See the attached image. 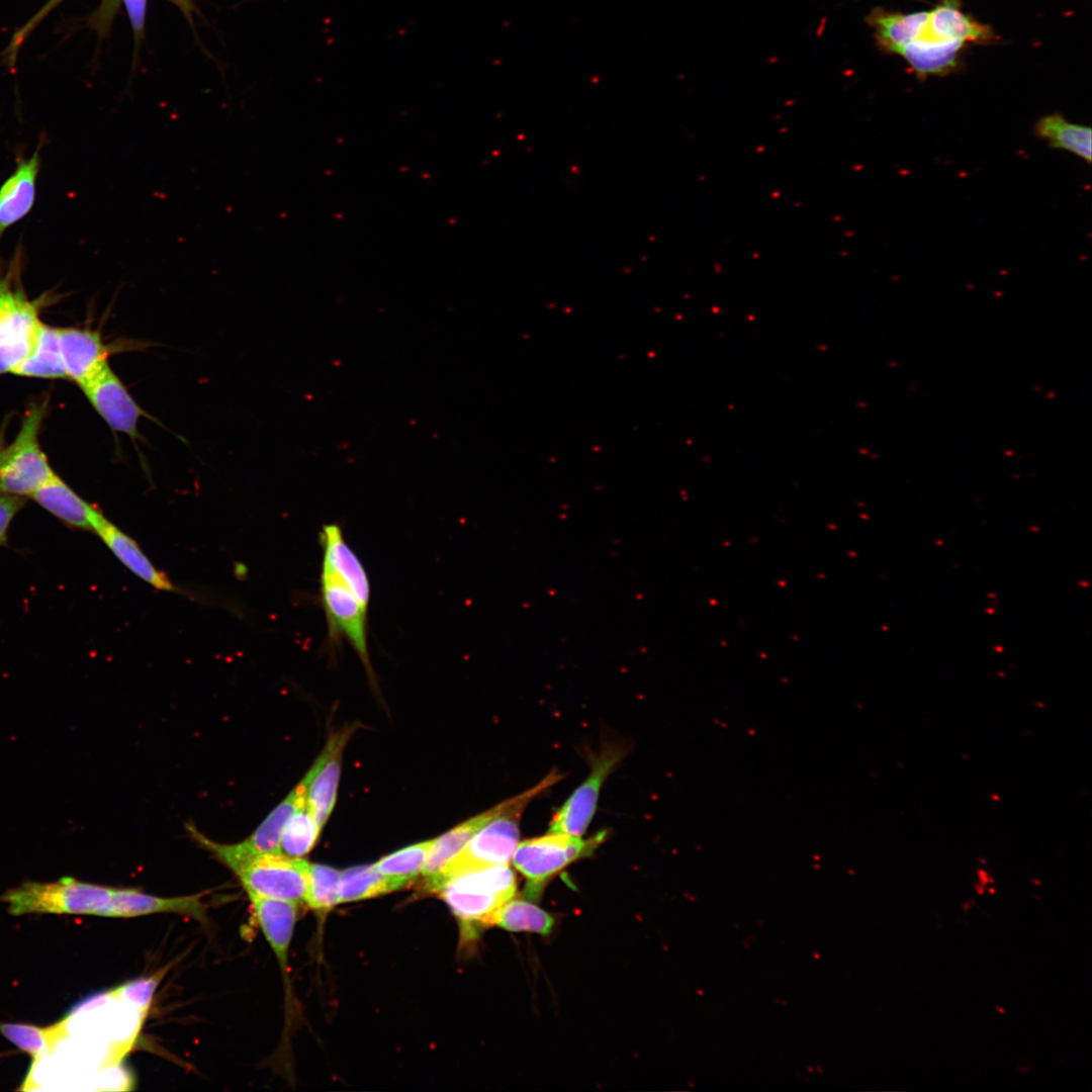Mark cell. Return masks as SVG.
I'll use <instances>...</instances> for the list:
<instances>
[{"mask_svg": "<svg viewBox=\"0 0 1092 1092\" xmlns=\"http://www.w3.org/2000/svg\"><path fill=\"white\" fill-rule=\"evenodd\" d=\"M196 841L225 864L241 881L248 895L299 903L304 900L308 864L282 852H254L243 843H216L188 826Z\"/></svg>", "mask_w": 1092, "mask_h": 1092, "instance_id": "1", "label": "cell"}, {"mask_svg": "<svg viewBox=\"0 0 1092 1092\" xmlns=\"http://www.w3.org/2000/svg\"><path fill=\"white\" fill-rule=\"evenodd\" d=\"M561 777L552 771L533 788L511 798L508 806L483 825L453 859L440 879L435 892L448 876L462 869L485 864H508L519 844V822L523 811L537 795L559 782Z\"/></svg>", "mask_w": 1092, "mask_h": 1092, "instance_id": "2", "label": "cell"}, {"mask_svg": "<svg viewBox=\"0 0 1092 1092\" xmlns=\"http://www.w3.org/2000/svg\"><path fill=\"white\" fill-rule=\"evenodd\" d=\"M113 889L74 878L57 882H26L7 890L0 900L12 915L29 913L97 915L107 905Z\"/></svg>", "mask_w": 1092, "mask_h": 1092, "instance_id": "3", "label": "cell"}, {"mask_svg": "<svg viewBox=\"0 0 1092 1092\" xmlns=\"http://www.w3.org/2000/svg\"><path fill=\"white\" fill-rule=\"evenodd\" d=\"M47 408V400L33 402L14 440L0 449V492L30 497L56 474L38 438Z\"/></svg>", "mask_w": 1092, "mask_h": 1092, "instance_id": "4", "label": "cell"}, {"mask_svg": "<svg viewBox=\"0 0 1092 1092\" xmlns=\"http://www.w3.org/2000/svg\"><path fill=\"white\" fill-rule=\"evenodd\" d=\"M606 837V831L587 839L549 833L518 844L512 858L516 869L527 879L525 895L528 899L537 900L551 877L569 863L592 854Z\"/></svg>", "mask_w": 1092, "mask_h": 1092, "instance_id": "5", "label": "cell"}, {"mask_svg": "<svg viewBox=\"0 0 1092 1092\" xmlns=\"http://www.w3.org/2000/svg\"><path fill=\"white\" fill-rule=\"evenodd\" d=\"M321 595L331 640L345 637L371 673L367 643V614L350 587L322 564Z\"/></svg>", "mask_w": 1092, "mask_h": 1092, "instance_id": "6", "label": "cell"}, {"mask_svg": "<svg viewBox=\"0 0 1092 1092\" xmlns=\"http://www.w3.org/2000/svg\"><path fill=\"white\" fill-rule=\"evenodd\" d=\"M84 395L115 433L126 435L132 442L141 440L139 422L149 415L132 397L109 363L80 386Z\"/></svg>", "mask_w": 1092, "mask_h": 1092, "instance_id": "7", "label": "cell"}, {"mask_svg": "<svg viewBox=\"0 0 1092 1092\" xmlns=\"http://www.w3.org/2000/svg\"><path fill=\"white\" fill-rule=\"evenodd\" d=\"M623 749L606 745L592 762V770L572 793L549 823V833L582 836L588 827L599 801L601 788L623 757Z\"/></svg>", "mask_w": 1092, "mask_h": 1092, "instance_id": "8", "label": "cell"}, {"mask_svg": "<svg viewBox=\"0 0 1092 1092\" xmlns=\"http://www.w3.org/2000/svg\"><path fill=\"white\" fill-rule=\"evenodd\" d=\"M43 299H29L20 283L19 257L0 276V347L32 346Z\"/></svg>", "mask_w": 1092, "mask_h": 1092, "instance_id": "9", "label": "cell"}, {"mask_svg": "<svg viewBox=\"0 0 1092 1092\" xmlns=\"http://www.w3.org/2000/svg\"><path fill=\"white\" fill-rule=\"evenodd\" d=\"M58 334L67 379L79 386L107 365L111 354L139 349L141 343L123 340L120 344H106L100 332L91 328H58Z\"/></svg>", "mask_w": 1092, "mask_h": 1092, "instance_id": "10", "label": "cell"}, {"mask_svg": "<svg viewBox=\"0 0 1092 1092\" xmlns=\"http://www.w3.org/2000/svg\"><path fill=\"white\" fill-rule=\"evenodd\" d=\"M353 730V727H345L331 735L323 752L303 778L306 783V805L320 829L334 808L342 753Z\"/></svg>", "mask_w": 1092, "mask_h": 1092, "instance_id": "11", "label": "cell"}, {"mask_svg": "<svg viewBox=\"0 0 1092 1092\" xmlns=\"http://www.w3.org/2000/svg\"><path fill=\"white\" fill-rule=\"evenodd\" d=\"M173 913L207 921L206 906L201 895L158 897L132 889H113L107 905L99 916L130 918L149 914Z\"/></svg>", "mask_w": 1092, "mask_h": 1092, "instance_id": "12", "label": "cell"}, {"mask_svg": "<svg viewBox=\"0 0 1092 1092\" xmlns=\"http://www.w3.org/2000/svg\"><path fill=\"white\" fill-rule=\"evenodd\" d=\"M41 147L40 143L31 156L18 160L13 172L0 186V240L5 232L23 219L34 205Z\"/></svg>", "mask_w": 1092, "mask_h": 1092, "instance_id": "13", "label": "cell"}, {"mask_svg": "<svg viewBox=\"0 0 1092 1092\" xmlns=\"http://www.w3.org/2000/svg\"><path fill=\"white\" fill-rule=\"evenodd\" d=\"M323 565L331 568L354 593L360 605L368 611L371 588L366 569L358 555L347 543L338 524H325L320 533Z\"/></svg>", "mask_w": 1092, "mask_h": 1092, "instance_id": "14", "label": "cell"}, {"mask_svg": "<svg viewBox=\"0 0 1092 1092\" xmlns=\"http://www.w3.org/2000/svg\"><path fill=\"white\" fill-rule=\"evenodd\" d=\"M509 802L510 799L499 803L433 840L422 870L426 888L429 891H435L440 879L453 859L463 850L473 835L498 815L508 806Z\"/></svg>", "mask_w": 1092, "mask_h": 1092, "instance_id": "15", "label": "cell"}, {"mask_svg": "<svg viewBox=\"0 0 1092 1092\" xmlns=\"http://www.w3.org/2000/svg\"><path fill=\"white\" fill-rule=\"evenodd\" d=\"M921 34L937 41L988 43L995 39L989 25L966 14L960 0H941L931 11Z\"/></svg>", "mask_w": 1092, "mask_h": 1092, "instance_id": "16", "label": "cell"}, {"mask_svg": "<svg viewBox=\"0 0 1092 1092\" xmlns=\"http://www.w3.org/2000/svg\"><path fill=\"white\" fill-rule=\"evenodd\" d=\"M92 531L98 534L115 557L138 577L157 589L177 590L168 576L158 570L144 554L138 543L104 518L100 511L93 519Z\"/></svg>", "mask_w": 1092, "mask_h": 1092, "instance_id": "17", "label": "cell"}, {"mask_svg": "<svg viewBox=\"0 0 1092 1092\" xmlns=\"http://www.w3.org/2000/svg\"><path fill=\"white\" fill-rule=\"evenodd\" d=\"M268 943L274 950L278 963L287 973V956L294 924L297 917V903L248 895Z\"/></svg>", "mask_w": 1092, "mask_h": 1092, "instance_id": "18", "label": "cell"}, {"mask_svg": "<svg viewBox=\"0 0 1092 1092\" xmlns=\"http://www.w3.org/2000/svg\"><path fill=\"white\" fill-rule=\"evenodd\" d=\"M30 497L66 525L78 529L92 531L93 519L99 512L56 474Z\"/></svg>", "mask_w": 1092, "mask_h": 1092, "instance_id": "19", "label": "cell"}, {"mask_svg": "<svg viewBox=\"0 0 1092 1092\" xmlns=\"http://www.w3.org/2000/svg\"><path fill=\"white\" fill-rule=\"evenodd\" d=\"M962 42L936 41L916 37L898 52L919 79L942 76L960 66Z\"/></svg>", "mask_w": 1092, "mask_h": 1092, "instance_id": "20", "label": "cell"}, {"mask_svg": "<svg viewBox=\"0 0 1092 1092\" xmlns=\"http://www.w3.org/2000/svg\"><path fill=\"white\" fill-rule=\"evenodd\" d=\"M928 11L901 13L874 8L867 16V23L874 31L879 48L897 55L911 42L927 21Z\"/></svg>", "mask_w": 1092, "mask_h": 1092, "instance_id": "21", "label": "cell"}, {"mask_svg": "<svg viewBox=\"0 0 1092 1092\" xmlns=\"http://www.w3.org/2000/svg\"><path fill=\"white\" fill-rule=\"evenodd\" d=\"M11 373L42 379H67L58 328L40 323L27 356Z\"/></svg>", "mask_w": 1092, "mask_h": 1092, "instance_id": "22", "label": "cell"}, {"mask_svg": "<svg viewBox=\"0 0 1092 1092\" xmlns=\"http://www.w3.org/2000/svg\"><path fill=\"white\" fill-rule=\"evenodd\" d=\"M1036 138L1045 141L1054 149L1071 153L1087 164L1092 160V129L1075 123L1059 113L1040 117L1033 126Z\"/></svg>", "mask_w": 1092, "mask_h": 1092, "instance_id": "23", "label": "cell"}, {"mask_svg": "<svg viewBox=\"0 0 1092 1092\" xmlns=\"http://www.w3.org/2000/svg\"><path fill=\"white\" fill-rule=\"evenodd\" d=\"M306 783L301 782L242 843L254 852H281L280 838L287 820L306 803Z\"/></svg>", "mask_w": 1092, "mask_h": 1092, "instance_id": "24", "label": "cell"}, {"mask_svg": "<svg viewBox=\"0 0 1092 1092\" xmlns=\"http://www.w3.org/2000/svg\"><path fill=\"white\" fill-rule=\"evenodd\" d=\"M399 887L373 866H361L340 872L338 903L376 897Z\"/></svg>", "mask_w": 1092, "mask_h": 1092, "instance_id": "25", "label": "cell"}, {"mask_svg": "<svg viewBox=\"0 0 1092 1092\" xmlns=\"http://www.w3.org/2000/svg\"><path fill=\"white\" fill-rule=\"evenodd\" d=\"M494 924L511 931H529L548 935L554 925L553 917L533 903L510 899L497 911Z\"/></svg>", "mask_w": 1092, "mask_h": 1092, "instance_id": "26", "label": "cell"}, {"mask_svg": "<svg viewBox=\"0 0 1092 1092\" xmlns=\"http://www.w3.org/2000/svg\"><path fill=\"white\" fill-rule=\"evenodd\" d=\"M64 1022L40 1027L27 1023H0V1033L34 1060L47 1055L64 1033Z\"/></svg>", "mask_w": 1092, "mask_h": 1092, "instance_id": "27", "label": "cell"}, {"mask_svg": "<svg viewBox=\"0 0 1092 1092\" xmlns=\"http://www.w3.org/2000/svg\"><path fill=\"white\" fill-rule=\"evenodd\" d=\"M433 840L420 842L393 852L374 867L383 876L391 879L400 888L407 886L423 870L428 851Z\"/></svg>", "mask_w": 1092, "mask_h": 1092, "instance_id": "28", "label": "cell"}, {"mask_svg": "<svg viewBox=\"0 0 1092 1092\" xmlns=\"http://www.w3.org/2000/svg\"><path fill=\"white\" fill-rule=\"evenodd\" d=\"M306 803L287 820L280 838V851L291 857H301L314 845L320 833Z\"/></svg>", "mask_w": 1092, "mask_h": 1092, "instance_id": "29", "label": "cell"}, {"mask_svg": "<svg viewBox=\"0 0 1092 1092\" xmlns=\"http://www.w3.org/2000/svg\"><path fill=\"white\" fill-rule=\"evenodd\" d=\"M340 872L323 864H308L304 901L315 911L327 912L338 904Z\"/></svg>", "mask_w": 1092, "mask_h": 1092, "instance_id": "30", "label": "cell"}, {"mask_svg": "<svg viewBox=\"0 0 1092 1092\" xmlns=\"http://www.w3.org/2000/svg\"><path fill=\"white\" fill-rule=\"evenodd\" d=\"M162 977L163 975L160 972L149 978L136 979L113 990L110 994L145 1015Z\"/></svg>", "mask_w": 1092, "mask_h": 1092, "instance_id": "31", "label": "cell"}, {"mask_svg": "<svg viewBox=\"0 0 1092 1092\" xmlns=\"http://www.w3.org/2000/svg\"><path fill=\"white\" fill-rule=\"evenodd\" d=\"M64 0H49L28 21L22 25L13 34L8 48L5 51V57L8 65L13 66L16 61V57L23 41L28 35L35 29V27L51 13L56 6L61 4Z\"/></svg>", "mask_w": 1092, "mask_h": 1092, "instance_id": "32", "label": "cell"}, {"mask_svg": "<svg viewBox=\"0 0 1092 1092\" xmlns=\"http://www.w3.org/2000/svg\"><path fill=\"white\" fill-rule=\"evenodd\" d=\"M23 505V497L0 492V545L5 544L9 525Z\"/></svg>", "mask_w": 1092, "mask_h": 1092, "instance_id": "33", "label": "cell"}, {"mask_svg": "<svg viewBox=\"0 0 1092 1092\" xmlns=\"http://www.w3.org/2000/svg\"><path fill=\"white\" fill-rule=\"evenodd\" d=\"M125 6L135 39L143 34L147 10V0H122Z\"/></svg>", "mask_w": 1092, "mask_h": 1092, "instance_id": "34", "label": "cell"}, {"mask_svg": "<svg viewBox=\"0 0 1092 1092\" xmlns=\"http://www.w3.org/2000/svg\"><path fill=\"white\" fill-rule=\"evenodd\" d=\"M31 347H0V374L11 372L27 356Z\"/></svg>", "mask_w": 1092, "mask_h": 1092, "instance_id": "35", "label": "cell"}, {"mask_svg": "<svg viewBox=\"0 0 1092 1092\" xmlns=\"http://www.w3.org/2000/svg\"><path fill=\"white\" fill-rule=\"evenodd\" d=\"M170 1L172 3H174L175 5H177L182 10V12H184V14H186L187 17L190 18L191 12H192V6H191L190 0H170Z\"/></svg>", "mask_w": 1092, "mask_h": 1092, "instance_id": "36", "label": "cell"}]
</instances>
